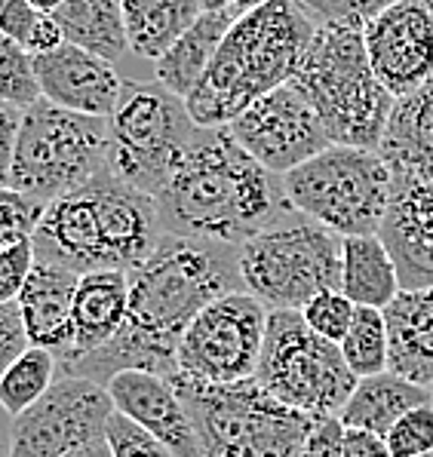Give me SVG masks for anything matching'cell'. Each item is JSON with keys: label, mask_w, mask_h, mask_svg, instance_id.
I'll return each instance as SVG.
<instances>
[{"label": "cell", "mask_w": 433, "mask_h": 457, "mask_svg": "<svg viewBox=\"0 0 433 457\" xmlns=\"http://www.w3.org/2000/svg\"><path fill=\"white\" fill-rule=\"evenodd\" d=\"M22 117L25 108H16V104L0 98V185H10V169H12V157H16Z\"/></svg>", "instance_id": "38"}, {"label": "cell", "mask_w": 433, "mask_h": 457, "mask_svg": "<svg viewBox=\"0 0 433 457\" xmlns=\"http://www.w3.org/2000/svg\"><path fill=\"white\" fill-rule=\"evenodd\" d=\"M108 120L74 114L40 98L25 108L10 187L50 206L108 169Z\"/></svg>", "instance_id": "9"}, {"label": "cell", "mask_w": 433, "mask_h": 457, "mask_svg": "<svg viewBox=\"0 0 433 457\" xmlns=\"http://www.w3.org/2000/svg\"><path fill=\"white\" fill-rule=\"evenodd\" d=\"M394 457H421L433 452V403L403 414L384 436Z\"/></svg>", "instance_id": "32"}, {"label": "cell", "mask_w": 433, "mask_h": 457, "mask_svg": "<svg viewBox=\"0 0 433 457\" xmlns=\"http://www.w3.org/2000/svg\"><path fill=\"white\" fill-rule=\"evenodd\" d=\"M34 74L40 83V96L50 104L102 120L114 114L127 80L121 77V68L111 65L108 59L74 44H62L53 53L34 55Z\"/></svg>", "instance_id": "15"}, {"label": "cell", "mask_w": 433, "mask_h": 457, "mask_svg": "<svg viewBox=\"0 0 433 457\" xmlns=\"http://www.w3.org/2000/svg\"><path fill=\"white\" fill-rule=\"evenodd\" d=\"M65 457H114V454H111L108 439H96V442H89V445L77 448V452L65 454Z\"/></svg>", "instance_id": "43"}, {"label": "cell", "mask_w": 433, "mask_h": 457, "mask_svg": "<svg viewBox=\"0 0 433 457\" xmlns=\"http://www.w3.org/2000/svg\"><path fill=\"white\" fill-rule=\"evenodd\" d=\"M59 378V356L46 347H28L16 362L0 378V409L10 418H19L31 409L37 399L46 396V390Z\"/></svg>", "instance_id": "27"}, {"label": "cell", "mask_w": 433, "mask_h": 457, "mask_svg": "<svg viewBox=\"0 0 433 457\" xmlns=\"http://www.w3.org/2000/svg\"><path fill=\"white\" fill-rule=\"evenodd\" d=\"M379 237L394 255L403 292L433 286V181H394Z\"/></svg>", "instance_id": "17"}, {"label": "cell", "mask_w": 433, "mask_h": 457, "mask_svg": "<svg viewBox=\"0 0 433 457\" xmlns=\"http://www.w3.org/2000/svg\"><path fill=\"white\" fill-rule=\"evenodd\" d=\"M345 457H394L384 442V436L366 433V430H345Z\"/></svg>", "instance_id": "40"}, {"label": "cell", "mask_w": 433, "mask_h": 457, "mask_svg": "<svg viewBox=\"0 0 433 457\" xmlns=\"http://www.w3.org/2000/svg\"><path fill=\"white\" fill-rule=\"evenodd\" d=\"M421 457H433V452H428V454H421Z\"/></svg>", "instance_id": "46"}, {"label": "cell", "mask_w": 433, "mask_h": 457, "mask_svg": "<svg viewBox=\"0 0 433 457\" xmlns=\"http://www.w3.org/2000/svg\"><path fill=\"white\" fill-rule=\"evenodd\" d=\"M53 19L65 34V44L89 49L117 68L132 53L121 0H65Z\"/></svg>", "instance_id": "25"}, {"label": "cell", "mask_w": 433, "mask_h": 457, "mask_svg": "<svg viewBox=\"0 0 433 457\" xmlns=\"http://www.w3.org/2000/svg\"><path fill=\"white\" fill-rule=\"evenodd\" d=\"M62 44H65V34H62L59 22L44 12V16H40V22H37V28H34V34H31L28 53H31V55H44V53H53V49H59Z\"/></svg>", "instance_id": "41"}, {"label": "cell", "mask_w": 433, "mask_h": 457, "mask_svg": "<svg viewBox=\"0 0 433 457\" xmlns=\"http://www.w3.org/2000/svg\"><path fill=\"white\" fill-rule=\"evenodd\" d=\"M230 292H246L240 249L163 234L157 249L129 270V313L121 335L96 353L59 362V371L102 386L129 369L172 378L181 335L200 311Z\"/></svg>", "instance_id": "1"}, {"label": "cell", "mask_w": 433, "mask_h": 457, "mask_svg": "<svg viewBox=\"0 0 433 457\" xmlns=\"http://www.w3.org/2000/svg\"><path fill=\"white\" fill-rule=\"evenodd\" d=\"M292 209L338 237H372L387 215L394 175L379 151L329 145L283 175Z\"/></svg>", "instance_id": "8"}, {"label": "cell", "mask_w": 433, "mask_h": 457, "mask_svg": "<svg viewBox=\"0 0 433 457\" xmlns=\"http://www.w3.org/2000/svg\"><path fill=\"white\" fill-rule=\"evenodd\" d=\"M28 4H31L37 12H46V16H53V12L59 10L62 4H65V0H28Z\"/></svg>", "instance_id": "44"}, {"label": "cell", "mask_w": 433, "mask_h": 457, "mask_svg": "<svg viewBox=\"0 0 433 457\" xmlns=\"http://www.w3.org/2000/svg\"><path fill=\"white\" fill-rule=\"evenodd\" d=\"M228 129L258 163L277 175H289L332 145L320 114L296 83L262 96L228 123Z\"/></svg>", "instance_id": "13"}, {"label": "cell", "mask_w": 433, "mask_h": 457, "mask_svg": "<svg viewBox=\"0 0 433 457\" xmlns=\"http://www.w3.org/2000/svg\"><path fill=\"white\" fill-rule=\"evenodd\" d=\"M379 154L394 181H433V77L394 102Z\"/></svg>", "instance_id": "20"}, {"label": "cell", "mask_w": 433, "mask_h": 457, "mask_svg": "<svg viewBox=\"0 0 433 457\" xmlns=\"http://www.w3.org/2000/svg\"><path fill=\"white\" fill-rule=\"evenodd\" d=\"M111 418L114 399L108 386L59 371L44 399L19 418H10L6 457H65L89 442L104 439Z\"/></svg>", "instance_id": "12"}, {"label": "cell", "mask_w": 433, "mask_h": 457, "mask_svg": "<svg viewBox=\"0 0 433 457\" xmlns=\"http://www.w3.org/2000/svg\"><path fill=\"white\" fill-rule=\"evenodd\" d=\"M255 381L274 399L311 418H338L360 378L338 344L304 322L302 311H271Z\"/></svg>", "instance_id": "10"}, {"label": "cell", "mask_w": 433, "mask_h": 457, "mask_svg": "<svg viewBox=\"0 0 433 457\" xmlns=\"http://www.w3.org/2000/svg\"><path fill=\"white\" fill-rule=\"evenodd\" d=\"M40 16H44V12L34 10L28 0H0V34L19 40V44L28 49Z\"/></svg>", "instance_id": "37"}, {"label": "cell", "mask_w": 433, "mask_h": 457, "mask_svg": "<svg viewBox=\"0 0 433 457\" xmlns=\"http://www.w3.org/2000/svg\"><path fill=\"white\" fill-rule=\"evenodd\" d=\"M268 316L271 311L255 295H221L181 335L179 371L206 384H237L255 378Z\"/></svg>", "instance_id": "11"}, {"label": "cell", "mask_w": 433, "mask_h": 457, "mask_svg": "<svg viewBox=\"0 0 433 457\" xmlns=\"http://www.w3.org/2000/svg\"><path fill=\"white\" fill-rule=\"evenodd\" d=\"M390 332L387 369L409 381L433 386V286L400 292L384 307Z\"/></svg>", "instance_id": "21"}, {"label": "cell", "mask_w": 433, "mask_h": 457, "mask_svg": "<svg viewBox=\"0 0 433 457\" xmlns=\"http://www.w3.org/2000/svg\"><path fill=\"white\" fill-rule=\"evenodd\" d=\"M0 98L16 108H31L44 98L34 74V55L6 34H0Z\"/></svg>", "instance_id": "29"}, {"label": "cell", "mask_w": 433, "mask_h": 457, "mask_svg": "<svg viewBox=\"0 0 433 457\" xmlns=\"http://www.w3.org/2000/svg\"><path fill=\"white\" fill-rule=\"evenodd\" d=\"M80 273L53 262H34L25 289L16 304L22 311L28 337L34 347H46L55 356L68 353L74 328V298Z\"/></svg>", "instance_id": "18"}, {"label": "cell", "mask_w": 433, "mask_h": 457, "mask_svg": "<svg viewBox=\"0 0 433 457\" xmlns=\"http://www.w3.org/2000/svg\"><path fill=\"white\" fill-rule=\"evenodd\" d=\"M132 55L157 62L204 16V0H121Z\"/></svg>", "instance_id": "24"}, {"label": "cell", "mask_w": 433, "mask_h": 457, "mask_svg": "<svg viewBox=\"0 0 433 457\" xmlns=\"http://www.w3.org/2000/svg\"><path fill=\"white\" fill-rule=\"evenodd\" d=\"M10 454V427H0V457H6Z\"/></svg>", "instance_id": "45"}, {"label": "cell", "mask_w": 433, "mask_h": 457, "mask_svg": "<svg viewBox=\"0 0 433 457\" xmlns=\"http://www.w3.org/2000/svg\"><path fill=\"white\" fill-rule=\"evenodd\" d=\"M0 252H4V245H0Z\"/></svg>", "instance_id": "48"}, {"label": "cell", "mask_w": 433, "mask_h": 457, "mask_svg": "<svg viewBox=\"0 0 433 457\" xmlns=\"http://www.w3.org/2000/svg\"><path fill=\"white\" fill-rule=\"evenodd\" d=\"M197 129L181 96L154 77H127L121 102L108 117L111 175L136 191L157 196Z\"/></svg>", "instance_id": "7"}, {"label": "cell", "mask_w": 433, "mask_h": 457, "mask_svg": "<svg viewBox=\"0 0 433 457\" xmlns=\"http://www.w3.org/2000/svg\"><path fill=\"white\" fill-rule=\"evenodd\" d=\"M345 237L289 212L240 249L243 289L268 311H304L317 295L341 292Z\"/></svg>", "instance_id": "6"}, {"label": "cell", "mask_w": 433, "mask_h": 457, "mask_svg": "<svg viewBox=\"0 0 433 457\" xmlns=\"http://www.w3.org/2000/svg\"><path fill=\"white\" fill-rule=\"evenodd\" d=\"M354 313H357V304L347 298L345 292H323L304 307L302 316L304 322L313 328L320 337L332 344H341L354 322Z\"/></svg>", "instance_id": "31"}, {"label": "cell", "mask_w": 433, "mask_h": 457, "mask_svg": "<svg viewBox=\"0 0 433 457\" xmlns=\"http://www.w3.org/2000/svg\"><path fill=\"white\" fill-rule=\"evenodd\" d=\"M129 313V270H93L83 273L74 298L71 347L59 362L80 360L111 344L127 326Z\"/></svg>", "instance_id": "19"}, {"label": "cell", "mask_w": 433, "mask_h": 457, "mask_svg": "<svg viewBox=\"0 0 433 457\" xmlns=\"http://www.w3.org/2000/svg\"><path fill=\"white\" fill-rule=\"evenodd\" d=\"M104 386H108L111 399H114L117 414L129 418L145 433L160 439L176 457H206L185 399L179 396L170 378L129 369L114 375Z\"/></svg>", "instance_id": "16"}, {"label": "cell", "mask_w": 433, "mask_h": 457, "mask_svg": "<svg viewBox=\"0 0 433 457\" xmlns=\"http://www.w3.org/2000/svg\"><path fill=\"white\" fill-rule=\"evenodd\" d=\"M292 83L313 104L332 145L379 151L396 98L372 71L362 25H317Z\"/></svg>", "instance_id": "4"}, {"label": "cell", "mask_w": 433, "mask_h": 457, "mask_svg": "<svg viewBox=\"0 0 433 457\" xmlns=\"http://www.w3.org/2000/svg\"><path fill=\"white\" fill-rule=\"evenodd\" d=\"M366 53L394 98L415 93L433 77V10L428 0H400L362 25Z\"/></svg>", "instance_id": "14"}, {"label": "cell", "mask_w": 433, "mask_h": 457, "mask_svg": "<svg viewBox=\"0 0 433 457\" xmlns=\"http://www.w3.org/2000/svg\"><path fill=\"white\" fill-rule=\"evenodd\" d=\"M237 19L243 16L234 10H215V12L204 10V16L181 34L176 46L163 59L154 62V80H160L176 96L187 98L197 89V83L204 80L219 46L225 44L228 31L237 25Z\"/></svg>", "instance_id": "23"}, {"label": "cell", "mask_w": 433, "mask_h": 457, "mask_svg": "<svg viewBox=\"0 0 433 457\" xmlns=\"http://www.w3.org/2000/svg\"><path fill=\"white\" fill-rule=\"evenodd\" d=\"M317 25H366L400 0H298Z\"/></svg>", "instance_id": "33"}, {"label": "cell", "mask_w": 433, "mask_h": 457, "mask_svg": "<svg viewBox=\"0 0 433 457\" xmlns=\"http://www.w3.org/2000/svg\"><path fill=\"white\" fill-rule=\"evenodd\" d=\"M317 34V22L298 0H268L237 19L212 65L185 98L194 123L228 126L262 96L296 80Z\"/></svg>", "instance_id": "3"}, {"label": "cell", "mask_w": 433, "mask_h": 457, "mask_svg": "<svg viewBox=\"0 0 433 457\" xmlns=\"http://www.w3.org/2000/svg\"><path fill=\"white\" fill-rule=\"evenodd\" d=\"M28 347H31V337H28L19 304L16 301H12V304H0V378L6 375V369H10Z\"/></svg>", "instance_id": "36"}, {"label": "cell", "mask_w": 433, "mask_h": 457, "mask_svg": "<svg viewBox=\"0 0 433 457\" xmlns=\"http://www.w3.org/2000/svg\"><path fill=\"white\" fill-rule=\"evenodd\" d=\"M428 4H430V10H433V0H428Z\"/></svg>", "instance_id": "47"}, {"label": "cell", "mask_w": 433, "mask_h": 457, "mask_svg": "<svg viewBox=\"0 0 433 457\" xmlns=\"http://www.w3.org/2000/svg\"><path fill=\"white\" fill-rule=\"evenodd\" d=\"M341 292L357 307H379V311L394 304V298L403 292L394 255L387 252L379 234L345 237Z\"/></svg>", "instance_id": "26"}, {"label": "cell", "mask_w": 433, "mask_h": 457, "mask_svg": "<svg viewBox=\"0 0 433 457\" xmlns=\"http://www.w3.org/2000/svg\"><path fill=\"white\" fill-rule=\"evenodd\" d=\"M262 4H268V0H204V10H206V12H215V10H234V12H240V16H246V12L258 10Z\"/></svg>", "instance_id": "42"}, {"label": "cell", "mask_w": 433, "mask_h": 457, "mask_svg": "<svg viewBox=\"0 0 433 457\" xmlns=\"http://www.w3.org/2000/svg\"><path fill=\"white\" fill-rule=\"evenodd\" d=\"M430 393H433V386H430Z\"/></svg>", "instance_id": "49"}, {"label": "cell", "mask_w": 433, "mask_h": 457, "mask_svg": "<svg viewBox=\"0 0 433 457\" xmlns=\"http://www.w3.org/2000/svg\"><path fill=\"white\" fill-rule=\"evenodd\" d=\"M104 439L111 445L114 457H176L160 439H154L151 433H145L138 424H132L129 418L114 411V418L108 420Z\"/></svg>", "instance_id": "34"}, {"label": "cell", "mask_w": 433, "mask_h": 457, "mask_svg": "<svg viewBox=\"0 0 433 457\" xmlns=\"http://www.w3.org/2000/svg\"><path fill=\"white\" fill-rule=\"evenodd\" d=\"M347 365L357 378H372L387 371L390 365V332L384 311L379 307H357L345 341L338 344Z\"/></svg>", "instance_id": "28"}, {"label": "cell", "mask_w": 433, "mask_h": 457, "mask_svg": "<svg viewBox=\"0 0 433 457\" xmlns=\"http://www.w3.org/2000/svg\"><path fill=\"white\" fill-rule=\"evenodd\" d=\"M433 403L430 386H421L409 378H400L394 371H381L372 378H360L354 386L351 399L341 409V424L354 427V430H366L375 436H387L390 427L403 418V414L421 409Z\"/></svg>", "instance_id": "22"}, {"label": "cell", "mask_w": 433, "mask_h": 457, "mask_svg": "<svg viewBox=\"0 0 433 457\" xmlns=\"http://www.w3.org/2000/svg\"><path fill=\"white\" fill-rule=\"evenodd\" d=\"M345 430L341 418H323L313 424L302 457H345Z\"/></svg>", "instance_id": "39"}, {"label": "cell", "mask_w": 433, "mask_h": 457, "mask_svg": "<svg viewBox=\"0 0 433 457\" xmlns=\"http://www.w3.org/2000/svg\"><path fill=\"white\" fill-rule=\"evenodd\" d=\"M34 243H16L6 245L0 252V304H12L19 298V292L25 289L28 277H31L34 267Z\"/></svg>", "instance_id": "35"}, {"label": "cell", "mask_w": 433, "mask_h": 457, "mask_svg": "<svg viewBox=\"0 0 433 457\" xmlns=\"http://www.w3.org/2000/svg\"><path fill=\"white\" fill-rule=\"evenodd\" d=\"M154 200L163 234L230 249L296 212L283 175L258 163L228 126H200Z\"/></svg>", "instance_id": "2"}, {"label": "cell", "mask_w": 433, "mask_h": 457, "mask_svg": "<svg viewBox=\"0 0 433 457\" xmlns=\"http://www.w3.org/2000/svg\"><path fill=\"white\" fill-rule=\"evenodd\" d=\"M170 381L185 399L206 457H302L317 424L271 396L255 378L206 384L176 371Z\"/></svg>", "instance_id": "5"}, {"label": "cell", "mask_w": 433, "mask_h": 457, "mask_svg": "<svg viewBox=\"0 0 433 457\" xmlns=\"http://www.w3.org/2000/svg\"><path fill=\"white\" fill-rule=\"evenodd\" d=\"M44 212L46 206L40 200L10 185H0V245L6 249V245L34 240Z\"/></svg>", "instance_id": "30"}]
</instances>
